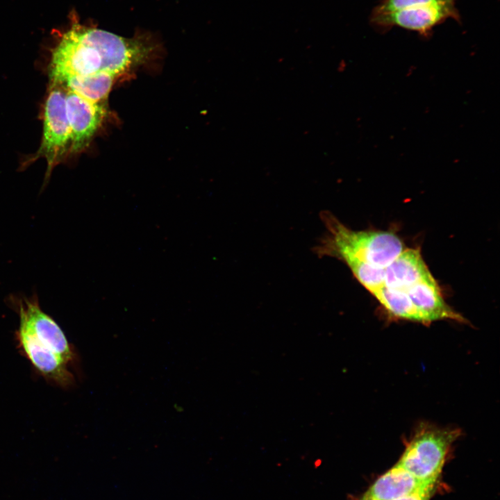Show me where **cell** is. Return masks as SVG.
<instances>
[{
    "mask_svg": "<svg viewBox=\"0 0 500 500\" xmlns=\"http://www.w3.org/2000/svg\"><path fill=\"white\" fill-rule=\"evenodd\" d=\"M142 55L137 38L74 22L53 49L50 63L52 83L107 72L117 76L138 65Z\"/></svg>",
    "mask_w": 500,
    "mask_h": 500,
    "instance_id": "1",
    "label": "cell"
},
{
    "mask_svg": "<svg viewBox=\"0 0 500 500\" xmlns=\"http://www.w3.org/2000/svg\"><path fill=\"white\" fill-rule=\"evenodd\" d=\"M383 272L373 296L391 317L426 324L424 315L439 308L442 294L420 251L405 248Z\"/></svg>",
    "mask_w": 500,
    "mask_h": 500,
    "instance_id": "2",
    "label": "cell"
},
{
    "mask_svg": "<svg viewBox=\"0 0 500 500\" xmlns=\"http://www.w3.org/2000/svg\"><path fill=\"white\" fill-rule=\"evenodd\" d=\"M321 219L326 233L314 249L318 256L335 258L344 263L357 261L369 267L383 269L405 249L401 240L393 233L353 231L328 211H323Z\"/></svg>",
    "mask_w": 500,
    "mask_h": 500,
    "instance_id": "3",
    "label": "cell"
},
{
    "mask_svg": "<svg viewBox=\"0 0 500 500\" xmlns=\"http://www.w3.org/2000/svg\"><path fill=\"white\" fill-rule=\"evenodd\" d=\"M458 428L422 423L407 443L397 464L422 482L437 481L453 442Z\"/></svg>",
    "mask_w": 500,
    "mask_h": 500,
    "instance_id": "4",
    "label": "cell"
},
{
    "mask_svg": "<svg viewBox=\"0 0 500 500\" xmlns=\"http://www.w3.org/2000/svg\"><path fill=\"white\" fill-rule=\"evenodd\" d=\"M66 88L52 83L46 99L44 112L43 136L40 147L30 161L43 157L47 169L45 184L53 167L70 149L71 132L66 113Z\"/></svg>",
    "mask_w": 500,
    "mask_h": 500,
    "instance_id": "5",
    "label": "cell"
},
{
    "mask_svg": "<svg viewBox=\"0 0 500 500\" xmlns=\"http://www.w3.org/2000/svg\"><path fill=\"white\" fill-rule=\"evenodd\" d=\"M457 0H437L428 4L394 12L370 16V23L378 31H388L400 27L418 33L424 37L431 34L435 26L452 18L460 22V15L456 6Z\"/></svg>",
    "mask_w": 500,
    "mask_h": 500,
    "instance_id": "6",
    "label": "cell"
},
{
    "mask_svg": "<svg viewBox=\"0 0 500 500\" xmlns=\"http://www.w3.org/2000/svg\"><path fill=\"white\" fill-rule=\"evenodd\" d=\"M12 301L19 315V324L67 365L72 364L76 356L72 345L58 324L41 309L38 297L34 294L28 298H15Z\"/></svg>",
    "mask_w": 500,
    "mask_h": 500,
    "instance_id": "7",
    "label": "cell"
},
{
    "mask_svg": "<svg viewBox=\"0 0 500 500\" xmlns=\"http://www.w3.org/2000/svg\"><path fill=\"white\" fill-rule=\"evenodd\" d=\"M15 335L23 353L47 380L64 388L74 384V378L68 365L43 345L27 328L19 324Z\"/></svg>",
    "mask_w": 500,
    "mask_h": 500,
    "instance_id": "8",
    "label": "cell"
},
{
    "mask_svg": "<svg viewBox=\"0 0 500 500\" xmlns=\"http://www.w3.org/2000/svg\"><path fill=\"white\" fill-rule=\"evenodd\" d=\"M66 113L71 132L70 151L77 153L90 143L105 115L103 104L90 102L66 89Z\"/></svg>",
    "mask_w": 500,
    "mask_h": 500,
    "instance_id": "9",
    "label": "cell"
},
{
    "mask_svg": "<svg viewBox=\"0 0 500 500\" xmlns=\"http://www.w3.org/2000/svg\"><path fill=\"white\" fill-rule=\"evenodd\" d=\"M424 483L397 463L381 476L366 493L376 500H395Z\"/></svg>",
    "mask_w": 500,
    "mask_h": 500,
    "instance_id": "10",
    "label": "cell"
},
{
    "mask_svg": "<svg viewBox=\"0 0 500 500\" xmlns=\"http://www.w3.org/2000/svg\"><path fill=\"white\" fill-rule=\"evenodd\" d=\"M115 77V74L101 71L86 76H72L60 84L90 102L103 104Z\"/></svg>",
    "mask_w": 500,
    "mask_h": 500,
    "instance_id": "11",
    "label": "cell"
},
{
    "mask_svg": "<svg viewBox=\"0 0 500 500\" xmlns=\"http://www.w3.org/2000/svg\"><path fill=\"white\" fill-rule=\"evenodd\" d=\"M437 0H381L373 8L370 16L384 15L423 6Z\"/></svg>",
    "mask_w": 500,
    "mask_h": 500,
    "instance_id": "12",
    "label": "cell"
},
{
    "mask_svg": "<svg viewBox=\"0 0 500 500\" xmlns=\"http://www.w3.org/2000/svg\"><path fill=\"white\" fill-rule=\"evenodd\" d=\"M436 482H425L413 491L395 500H429L435 489Z\"/></svg>",
    "mask_w": 500,
    "mask_h": 500,
    "instance_id": "13",
    "label": "cell"
},
{
    "mask_svg": "<svg viewBox=\"0 0 500 500\" xmlns=\"http://www.w3.org/2000/svg\"><path fill=\"white\" fill-rule=\"evenodd\" d=\"M360 500H376V499H375L374 498L372 497L371 496H369V494H367L365 492V493L364 494V495L362 496V497L361 498Z\"/></svg>",
    "mask_w": 500,
    "mask_h": 500,
    "instance_id": "14",
    "label": "cell"
}]
</instances>
